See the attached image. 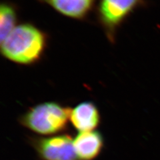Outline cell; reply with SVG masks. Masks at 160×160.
I'll return each instance as SVG.
<instances>
[{
	"mask_svg": "<svg viewBox=\"0 0 160 160\" xmlns=\"http://www.w3.org/2000/svg\"><path fill=\"white\" fill-rule=\"evenodd\" d=\"M1 44L2 53L6 58L18 63L29 64L41 56L46 39L36 28L23 24L15 28Z\"/></svg>",
	"mask_w": 160,
	"mask_h": 160,
	"instance_id": "cell-1",
	"label": "cell"
},
{
	"mask_svg": "<svg viewBox=\"0 0 160 160\" xmlns=\"http://www.w3.org/2000/svg\"><path fill=\"white\" fill-rule=\"evenodd\" d=\"M71 112L56 103H44L32 108L23 118V123L33 131L50 134L66 126Z\"/></svg>",
	"mask_w": 160,
	"mask_h": 160,
	"instance_id": "cell-2",
	"label": "cell"
},
{
	"mask_svg": "<svg viewBox=\"0 0 160 160\" xmlns=\"http://www.w3.org/2000/svg\"><path fill=\"white\" fill-rule=\"evenodd\" d=\"M39 149L47 160H77L73 140L69 136H60L42 140Z\"/></svg>",
	"mask_w": 160,
	"mask_h": 160,
	"instance_id": "cell-3",
	"label": "cell"
},
{
	"mask_svg": "<svg viewBox=\"0 0 160 160\" xmlns=\"http://www.w3.org/2000/svg\"><path fill=\"white\" fill-rule=\"evenodd\" d=\"M141 0H102L100 13L104 23L116 26L136 8Z\"/></svg>",
	"mask_w": 160,
	"mask_h": 160,
	"instance_id": "cell-4",
	"label": "cell"
},
{
	"mask_svg": "<svg viewBox=\"0 0 160 160\" xmlns=\"http://www.w3.org/2000/svg\"><path fill=\"white\" fill-rule=\"evenodd\" d=\"M71 121L80 132L92 131L99 123V113L94 105L84 102L78 105L70 113Z\"/></svg>",
	"mask_w": 160,
	"mask_h": 160,
	"instance_id": "cell-5",
	"label": "cell"
},
{
	"mask_svg": "<svg viewBox=\"0 0 160 160\" xmlns=\"http://www.w3.org/2000/svg\"><path fill=\"white\" fill-rule=\"evenodd\" d=\"M73 146L78 158L89 160L96 157L99 152L102 146V139L96 132H83L75 138Z\"/></svg>",
	"mask_w": 160,
	"mask_h": 160,
	"instance_id": "cell-6",
	"label": "cell"
},
{
	"mask_svg": "<svg viewBox=\"0 0 160 160\" xmlns=\"http://www.w3.org/2000/svg\"><path fill=\"white\" fill-rule=\"evenodd\" d=\"M57 11L68 17L80 18L91 8L94 0H46Z\"/></svg>",
	"mask_w": 160,
	"mask_h": 160,
	"instance_id": "cell-7",
	"label": "cell"
},
{
	"mask_svg": "<svg viewBox=\"0 0 160 160\" xmlns=\"http://www.w3.org/2000/svg\"><path fill=\"white\" fill-rule=\"evenodd\" d=\"M16 22V12L12 7L2 4L0 8V39L2 43L14 29Z\"/></svg>",
	"mask_w": 160,
	"mask_h": 160,
	"instance_id": "cell-8",
	"label": "cell"
}]
</instances>
